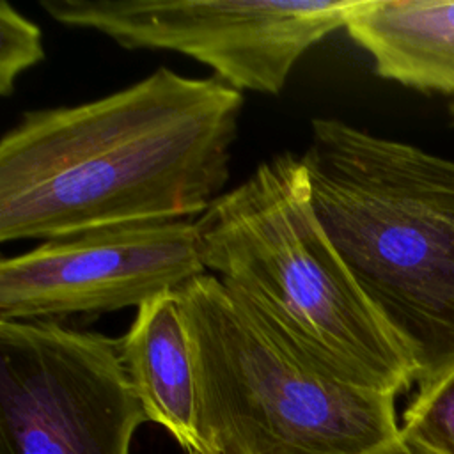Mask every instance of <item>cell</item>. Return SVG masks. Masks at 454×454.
Segmentation results:
<instances>
[{
    "mask_svg": "<svg viewBox=\"0 0 454 454\" xmlns=\"http://www.w3.org/2000/svg\"><path fill=\"white\" fill-rule=\"evenodd\" d=\"M207 273L190 220L82 231L0 261V321H57L138 307Z\"/></svg>",
    "mask_w": 454,
    "mask_h": 454,
    "instance_id": "obj_7",
    "label": "cell"
},
{
    "mask_svg": "<svg viewBox=\"0 0 454 454\" xmlns=\"http://www.w3.org/2000/svg\"><path fill=\"white\" fill-rule=\"evenodd\" d=\"M44 59L41 28L7 0L0 2V94L7 98L16 80Z\"/></svg>",
    "mask_w": 454,
    "mask_h": 454,
    "instance_id": "obj_11",
    "label": "cell"
},
{
    "mask_svg": "<svg viewBox=\"0 0 454 454\" xmlns=\"http://www.w3.org/2000/svg\"><path fill=\"white\" fill-rule=\"evenodd\" d=\"M117 344L147 420L167 429L188 452L202 454L195 374L176 291L138 305Z\"/></svg>",
    "mask_w": 454,
    "mask_h": 454,
    "instance_id": "obj_8",
    "label": "cell"
},
{
    "mask_svg": "<svg viewBox=\"0 0 454 454\" xmlns=\"http://www.w3.org/2000/svg\"><path fill=\"white\" fill-rule=\"evenodd\" d=\"M362 0H41L46 14L126 50L195 59L227 85L278 94L301 55Z\"/></svg>",
    "mask_w": 454,
    "mask_h": 454,
    "instance_id": "obj_6",
    "label": "cell"
},
{
    "mask_svg": "<svg viewBox=\"0 0 454 454\" xmlns=\"http://www.w3.org/2000/svg\"><path fill=\"white\" fill-rule=\"evenodd\" d=\"M300 156L323 229L420 380L450 362L454 161L332 117L310 122Z\"/></svg>",
    "mask_w": 454,
    "mask_h": 454,
    "instance_id": "obj_3",
    "label": "cell"
},
{
    "mask_svg": "<svg viewBox=\"0 0 454 454\" xmlns=\"http://www.w3.org/2000/svg\"><path fill=\"white\" fill-rule=\"evenodd\" d=\"M176 296L202 454H381L401 440L397 395L335 378L213 273Z\"/></svg>",
    "mask_w": 454,
    "mask_h": 454,
    "instance_id": "obj_4",
    "label": "cell"
},
{
    "mask_svg": "<svg viewBox=\"0 0 454 454\" xmlns=\"http://www.w3.org/2000/svg\"><path fill=\"white\" fill-rule=\"evenodd\" d=\"M449 114H450V119H452V124H454V98H452V101L449 105Z\"/></svg>",
    "mask_w": 454,
    "mask_h": 454,
    "instance_id": "obj_13",
    "label": "cell"
},
{
    "mask_svg": "<svg viewBox=\"0 0 454 454\" xmlns=\"http://www.w3.org/2000/svg\"><path fill=\"white\" fill-rule=\"evenodd\" d=\"M344 28L378 76L454 98V2L362 0Z\"/></svg>",
    "mask_w": 454,
    "mask_h": 454,
    "instance_id": "obj_9",
    "label": "cell"
},
{
    "mask_svg": "<svg viewBox=\"0 0 454 454\" xmlns=\"http://www.w3.org/2000/svg\"><path fill=\"white\" fill-rule=\"evenodd\" d=\"M243 94L160 66L112 94L25 112L0 140V241L188 220L231 176Z\"/></svg>",
    "mask_w": 454,
    "mask_h": 454,
    "instance_id": "obj_1",
    "label": "cell"
},
{
    "mask_svg": "<svg viewBox=\"0 0 454 454\" xmlns=\"http://www.w3.org/2000/svg\"><path fill=\"white\" fill-rule=\"evenodd\" d=\"M381 454H433V452L426 450L424 447H420L417 443H411V442L404 440L403 434H401V440L395 445H392L390 449H387L385 452H381Z\"/></svg>",
    "mask_w": 454,
    "mask_h": 454,
    "instance_id": "obj_12",
    "label": "cell"
},
{
    "mask_svg": "<svg viewBox=\"0 0 454 454\" xmlns=\"http://www.w3.org/2000/svg\"><path fill=\"white\" fill-rule=\"evenodd\" d=\"M195 225L207 273L319 367L392 395L419 383L417 356L323 229L301 156L284 151L259 163Z\"/></svg>",
    "mask_w": 454,
    "mask_h": 454,
    "instance_id": "obj_2",
    "label": "cell"
},
{
    "mask_svg": "<svg viewBox=\"0 0 454 454\" xmlns=\"http://www.w3.org/2000/svg\"><path fill=\"white\" fill-rule=\"evenodd\" d=\"M145 420L117 339L0 321V454H131Z\"/></svg>",
    "mask_w": 454,
    "mask_h": 454,
    "instance_id": "obj_5",
    "label": "cell"
},
{
    "mask_svg": "<svg viewBox=\"0 0 454 454\" xmlns=\"http://www.w3.org/2000/svg\"><path fill=\"white\" fill-rule=\"evenodd\" d=\"M188 454H200V452H188Z\"/></svg>",
    "mask_w": 454,
    "mask_h": 454,
    "instance_id": "obj_14",
    "label": "cell"
},
{
    "mask_svg": "<svg viewBox=\"0 0 454 454\" xmlns=\"http://www.w3.org/2000/svg\"><path fill=\"white\" fill-rule=\"evenodd\" d=\"M401 434L433 454H454V358L419 381Z\"/></svg>",
    "mask_w": 454,
    "mask_h": 454,
    "instance_id": "obj_10",
    "label": "cell"
}]
</instances>
